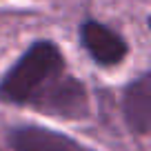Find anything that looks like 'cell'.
I'll return each instance as SVG.
<instances>
[{"mask_svg":"<svg viewBox=\"0 0 151 151\" xmlns=\"http://www.w3.org/2000/svg\"><path fill=\"white\" fill-rule=\"evenodd\" d=\"M65 73V56L58 45L51 40H38L2 76L0 100L36 109Z\"/></svg>","mask_w":151,"mask_h":151,"instance_id":"obj_1","label":"cell"},{"mask_svg":"<svg viewBox=\"0 0 151 151\" xmlns=\"http://www.w3.org/2000/svg\"><path fill=\"white\" fill-rule=\"evenodd\" d=\"M38 113L51 116L62 120H82L89 116V93L82 80L65 73L58 80V85L42 98V102L36 107Z\"/></svg>","mask_w":151,"mask_h":151,"instance_id":"obj_2","label":"cell"},{"mask_svg":"<svg viewBox=\"0 0 151 151\" xmlns=\"http://www.w3.org/2000/svg\"><path fill=\"white\" fill-rule=\"evenodd\" d=\"M7 140L14 151H96L67 133L40 124H20L9 131Z\"/></svg>","mask_w":151,"mask_h":151,"instance_id":"obj_3","label":"cell"},{"mask_svg":"<svg viewBox=\"0 0 151 151\" xmlns=\"http://www.w3.org/2000/svg\"><path fill=\"white\" fill-rule=\"evenodd\" d=\"M80 40H82V47L87 49V53L93 58V62H98L102 67L120 65L129 51L124 38L118 31H113L111 27L98 22V20H87L82 24Z\"/></svg>","mask_w":151,"mask_h":151,"instance_id":"obj_4","label":"cell"},{"mask_svg":"<svg viewBox=\"0 0 151 151\" xmlns=\"http://www.w3.org/2000/svg\"><path fill=\"white\" fill-rule=\"evenodd\" d=\"M122 116L129 131L147 136L151 131V73H140L122 93Z\"/></svg>","mask_w":151,"mask_h":151,"instance_id":"obj_5","label":"cell"}]
</instances>
